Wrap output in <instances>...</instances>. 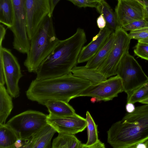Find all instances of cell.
I'll list each match as a JSON object with an SVG mask.
<instances>
[{
  "label": "cell",
  "mask_w": 148,
  "mask_h": 148,
  "mask_svg": "<svg viewBox=\"0 0 148 148\" xmlns=\"http://www.w3.org/2000/svg\"><path fill=\"white\" fill-rule=\"evenodd\" d=\"M49 13L43 20L30 40V48L24 64L30 73H35L59 42Z\"/></svg>",
  "instance_id": "277c9868"
},
{
  "label": "cell",
  "mask_w": 148,
  "mask_h": 148,
  "mask_svg": "<svg viewBox=\"0 0 148 148\" xmlns=\"http://www.w3.org/2000/svg\"><path fill=\"white\" fill-rule=\"evenodd\" d=\"M129 36L132 39L140 40L148 37V27L130 31Z\"/></svg>",
  "instance_id": "83f0119b"
},
{
  "label": "cell",
  "mask_w": 148,
  "mask_h": 148,
  "mask_svg": "<svg viewBox=\"0 0 148 148\" xmlns=\"http://www.w3.org/2000/svg\"><path fill=\"white\" fill-rule=\"evenodd\" d=\"M57 132L47 123L29 138L23 139L22 148H49L51 139Z\"/></svg>",
  "instance_id": "9a60e30c"
},
{
  "label": "cell",
  "mask_w": 148,
  "mask_h": 148,
  "mask_svg": "<svg viewBox=\"0 0 148 148\" xmlns=\"http://www.w3.org/2000/svg\"><path fill=\"white\" fill-rule=\"evenodd\" d=\"M97 25L100 29L104 28L106 26V22L103 16L101 14L97 20Z\"/></svg>",
  "instance_id": "f546056e"
},
{
  "label": "cell",
  "mask_w": 148,
  "mask_h": 148,
  "mask_svg": "<svg viewBox=\"0 0 148 148\" xmlns=\"http://www.w3.org/2000/svg\"><path fill=\"white\" fill-rule=\"evenodd\" d=\"M145 4L135 0H118L115 14L118 26L123 27L135 21L145 19Z\"/></svg>",
  "instance_id": "7c38bea8"
},
{
  "label": "cell",
  "mask_w": 148,
  "mask_h": 148,
  "mask_svg": "<svg viewBox=\"0 0 148 148\" xmlns=\"http://www.w3.org/2000/svg\"><path fill=\"white\" fill-rule=\"evenodd\" d=\"M0 60V85H4L5 83V79L4 68L2 60L1 59Z\"/></svg>",
  "instance_id": "4dcf8cb0"
},
{
  "label": "cell",
  "mask_w": 148,
  "mask_h": 148,
  "mask_svg": "<svg viewBox=\"0 0 148 148\" xmlns=\"http://www.w3.org/2000/svg\"><path fill=\"white\" fill-rule=\"evenodd\" d=\"M6 32V29L4 26L1 24L0 25V46H2L3 41L5 38Z\"/></svg>",
  "instance_id": "1f68e13d"
},
{
  "label": "cell",
  "mask_w": 148,
  "mask_h": 148,
  "mask_svg": "<svg viewBox=\"0 0 148 148\" xmlns=\"http://www.w3.org/2000/svg\"><path fill=\"white\" fill-rule=\"evenodd\" d=\"M116 75L121 79L123 91L127 97L148 81V77L140 65L129 52L119 64Z\"/></svg>",
  "instance_id": "8992f818"
},
{
  "label": "cell",
  "mask_w": 148,
  "mask_h": 148,
  "mask_svg": "<svg viewBox=\"0 0 148 148\" xmlns=\"http://www.w3.org/2000/svg\"><path fill=\"white\" fill-rule=\"evenodd\" d=\"M113 32L107 26L100 29L98 33L92 38L91 41L82 48L78 63L87 62L92 58L103 46Z\"/></svg>",
  "instance_id": "5bb4252c"
},
{
  "label": "cell",
  "mask_w": 148,
  "mask_h": 148,
  "mask_svg": "<svg viewBox=\"0 0 148 148\" xmlns=\"http://www.w3.org/2000/svg\"><path fill=\"white\" fill-rule=\"evenodd\" d=\"M83 144L74 134L59 133L53 140L52 148H83Z\"/></svg>",
  "instance_id": "ffe728a7"
},
{
  "label": "cell",
  "mask_w": 148,
  "mask_h": 148,
  "mask_svg": "<svg viewBox=\"0 0 148 148\" xmlns=\"http://www.w3.org/2000/svg\"><path fill=\"white\" fill-rule=\"evenodd\" d=\"M135 108L134 103L130 102L127 103L125 109L128 113H130L133 112L135 110Z\"/></svg>",
  "instance_id": "d6a6232c"
},
{
  "label": "cell",
  "mask_w": 148,
  "mask_h": 148,
  "mask_svg": "<svg viewBox=\"0 0 148 148\" xmlns=\"http://www.w3.org/2000/svg\"><path fill=\"white\" fill-rule=\"evenodd\" d=\"M114 32L113 46L106 58L97 69L100 73L107 78L116 75L119 64L128 52L131 39L126 31L120 26H118Z\"/></svg>",
  "instance_id": "5b68a950"
},
{
  "label": "cell",
  "mask_w": 148,
  "mask_h": 148,
  "mask_svg": "<svg viewBox=\"0 0 148 148\" xmlns=\"http://www.w3.org/2000/svg\"><path fill=\"white\" fill-rule=\"evenodd\" d=\"M145 19L148 22V5L145 4Z\"/></svg>",
  "instance_id": "d590c367"
},
{
  "label": "cell",
  "mask_w": 148,
  "mask_h": 148,
  "mask_svg": "<svg viewBox=\"0 0 148 148\" xmlns=\"http://www.w3.org/2000/svg\"><path fill=\"white\" fill-rule=\"evenodd\" d=\"M48 123L58 133L75 134L82 132L86 127V119L75 113L66 116H56L47 115Z\"/></svg>",
  "instance_id": "4fadbf2b"
},
{
  "label": "cell",
  "mask_w": 148,
  "mask_h": 148,
  "mask_svg": "<svg viewBox=\"0 0 148 148\" xmlns=\"http://www.w3.org/2000/svg\"><path fill=\"white\" fill-rule=\"evenodd\" d=\"M96 8L103 16L106 22V26L114 32L118 26L115 13L109 5L104 0H101L98 2Z\"/></svg>",
  "instance_id": "cb8c5ba5"
},
{
  "label": "cell",
  "mask_w": 148,
  "mask_h": 148,
  "mask_svg": "<svg viewBox=\"0 0 148 148\" xmlns=\"http://www.w3.org/2000/svg\"><path fill=\"white\" fill-rule=\"evenodd\" d=\"M50 9V0H26V30L30 41Z\"/></svg>",
  "instance_id": "8fae6325"
},
{
  "label": "cell",
  "mask_w": 148,
  "mask_h": 148,
  "mask_svg": "<svg viewBox=\"0 0 148 148\" xmlns=\"http://www.w3.org/2000/svg\"><path fill=\"white\" fill-rule=\"evenodd\" d=\"M0 58L3 66L7 90L12 97L17 98L20 95L18 82L23 76L19 64L11 50L2 46H0Z\"/></svg>",
  "instance_id": "9c48e42d"
},
{
  "label": "cell",
  "mask_w": 148,
  "mask_h": 148,
  "mask_svg": "<svg viewBox=\"0 0 148 148\" xmlns=\"http://www.w3.org/2000/svg\"><path fill=\"white\" fill-rule=\"evenodd\" d=\"M86 116L88 140L83 144V148H105L104 144L98 139L97 125L89 111L86 112Z\"/></svg>",
  "instance_id": "e0dca14e"
},
{
  "label": "cell",
  "mask_w": 148,
  "mask_h": 148,
  "mask_svg": "<svg viewBox=\"0 0 148 148\" xmlns=\"http://www.w3.org/2000/svg\"><path fill=\"white\" fill-rule=\"evenodd\" d=\"M86 41L85 32L80 28L71 37L60 40L52 51L39 66L35 73L36 79L55 77L71 72L78 64L79 55Z\"/></svg>",
  "instance_id": "6da1fadb"
},
{
  "label": "cell",
  "mask_w": 148,
  "mask_h": 148,
  "mask_svg": "<svg viewBox=\"0 0 148 148\" xmlns=\"http://www.w3.org/2000/svg\"><path fill=\"white\" fill-rule=\"evenodd\" d=\"M71 72L76 76L90 81L92 84L104 81L108 79L100 73L97 69H88L85 66H77L72 70Z\"/></svg>",
  "instance_id": "44dd1931"
},
{
  "label": "cell",
  "mask_w": 148,
  "mask_h": 148,
  "mask_svg": "<svg viewBox=\"0 0 148 148\" xmlns=\"http://www.w3.org/2000/svg\"><path fill=\"white\" fill-rule=\"evenodd\" d=\"M135 0L137 1H139V2H141V1H142V0Z\"/></svg>",
  "instance_id": "60d3db41"
},
{
  "label": "cell",
  "mask_w": 148,
  "mask_h": 148,
  "mask_svg": "<svg viewBox=\"0 0 148 148\" xmlns=\"http://www.w3.org/2000/svg\"><path fill=\"white\" fill-rule=\"evenodd\" d=\"M114 38V32H113L102 48L87 62L85 66L88 69H97L106 60L110 53L113 45Z\"/></svg>",
  "instance_id": "2e32d148"
},
{
  "label": "cell",
  "mask_w": 148,
  "mask_h": 148,
  "mask_svg": "<svg viewBox=\"0 0 148 148\" xmlns=\"http://www.w3.org/2000/svg\"><path fill=\"white\" fill-rule=\"evenodd\" d=\"M87 80L76 76L72 72L58 77L32 81L26 92L28 99L44 105L48 100L67 103L92 84Z\"/></svg>",
  "instance_id": "7a4b0ae2"
},
{
  "label": "cell",
  "mask_w": 148,
  "mask_h": 148,
  "mask_svg": "<svg viewBox=\"0 0 148 148\" xmlns=\"http://www.w3.org/2000/svg\"><path fill=\"white\" fill-rule=\"evenodd\" d=\"M148 98V81L127 97V103H135Z\"/></svg>",
  "instance_id": "d4e9b609"
},
{
  "label": "cell",
  "mask_w": 148,
  "mask_h": 148,
  "mask_svg": "<svg viewBox=\"0 0 148 148\" xmlns=\"http://www.w3.org/2000/svg\"><path fill=\"white\" fill-rule=\"evenodd\" d=\"M138 42L148 44V37L140 40H138Z\"/></svg>",
  "instance_id": "8d00e7d4"
},
{
  "label": "cell",
  "mask_w": 148,
  "mask_h": 148,
  "mask_svg": "<svg viewBox=\"0 0 148 148\" xmlns=\"http://www.w3.org/2000/svg\"><path fill=\"white\" fill-rule=\"evenodd\" d=\"M72 3L75 5L79 7H87L95 8L98 2L89 1L88 0H68Z\"/></svg>",
  "instance_id": "f1b7e54d"
},
{
  "label": "cell",
  "mask_w": 148,
  "mask_h": 148,
  "mask_svg": "<svg viewBox=\"0 0 148 148\" xmlns=\"http://www.w3.org/2000/svg\"><path fill=\"white\" fill-rule=\"evenodd\" d=\"M142 1L144 2L145 5H148V0H142Z\"/></svg>",
  "instance_id": "f35d334b"
},
{
  "label": "cell",
  "mask_w": 148,
  "mask_h": 148,
  "mask_svg": "<svg viewBox=\"0 0 148 148\" xmlns=\"http://www.w3.org/2000/svg\"><path fill=\"white\" fill-rule=\"evenodd\" d=\"M123 91L122 81L118 75L108 78L105 81L92 84L83 90L77 96L95 97L97 101L111 100Z\"/></svg>",
  "instance_id": "30bf717a"
},
{
  "label": "cell",
  "mask_w": 148,
  "mask_h": 148,
  "mask_svg": "<svg viewBox=\"0 0 148 148\" xmlns=\"http://www.w3.org/2000/svg\"><path fill=\"white\" fill-rule=\"evenodd\" d=\"M139 102L143 104H148V98L140 101Z\"/></svg>",
  "instance_id": "74e56055"
},
{
  "label": "cell",
  "mask_w": 148,
  "mask_h": 148,
  "mask_svg": "<svg viewBox=\"0 0 148 148\" xmlns=\"http://www.w3.org/2000/svg\"><path fill=\"white\" fill-rule=\"evenodd\" d=\"M134 52L138 57L148 60V44L138 42Z\"/></svg>",
  "instance_id": "484cf974"
},
{
  "label": "cell",
  "mask_w": 148,
  "mask_h": 148,
  "mask_svg": "<svg viewBox=\"0 0 148 148\" xmlns=\"http://www.w3.org/2000/svg\"><path fill=\"white\" fill-rule=\"evenodd\" d=\"M60 0H50L51 9L49 14H53L55 7Z\"/></svg>",
  "instance_id": "e575fe53"
},
{
  "label": "cell",
  "mask_w": 148,
  "mask_h": 148,
  "mask_svg": "<svg viewBox=\"0 0 148 148\" xmlns=\"http://www.w3.org/2000/svg\"><path fill=\"white\" fill-rule=\"evenodd\" d=\"M0 22L10 29L14 22V11L12 0H0Z\"/></svg>",
  "instance_id": "603a6c76"
},
{
  "label": "cell",
  "mask_w": 148,
  "mask_h": 148,
  "mask_svg": "<svg viewBox=\"0 0 148 148\" xmlns=\"http://www.w3.org/2000/svg\"><path fill=\"white\" fill-rule=\"evenodd\" d=\"M14 11V22L10 29L13 33V48L18 51L27 54L30 42L26 30V0H12Z\"/></svg>",
  "instance_id": "ba28073f"
},
{
  "label": "cell",
  "mask_w": 148,
  "mask_h": 148,
  "mask_svg": "<svg viewBox=\"0 0 148 148\" xmlns=\"http://www.w3.org/2000/svg\"><path fill=\"white\" fill-rule=\"evenodd\" d=\"M89 1H97L98 2H99L101 1V0H88Z\"/></svg>",
  "instance_id": "ab89813d"
},
{
  "label": "cell",
  "mask_w": 148,
  "mask_h": 148,
  "mask_svg": "<svg viewBox=\"0 0 148 148\" xmlns=\"http://www.w3.org/2000/svg\"><path fill=\"white\" fill-rule=\"evenodd\" d=\"M12 97L4 85H0V124H5L13 109Z\"/></svg>",
  "instance_id": "d6986e66"
},
{
  "label": "cell",
  "mask_w": 148,
  "mask_h": 148,
  "mask_svg": "<svg viewBox=\"0 0 148 148\" xmlns=\"http://www.w3.org/2000/svg\"><path fill=\"white\" fill-rule=\"evenodd\" d=\"M148 148V139L133 146L132 148Z\"/></svg>",
  "instance_id": "836d02e7"
},
{
  "label": "cell",
  "mask_w": 148,
  "mask_h": 148,
  "mask_svg": "<svg viewBox=\"0 0 148 148\" xmlns=\"http://www.w3.org/2000/svg\"><path fill=\"white\" fill-rule=\"evenodd\" d=\"M147 27L148 22L145 19H142L134 21L122 28L126 31H131Z\"/></svg>",
  "instance_id": "4316f807"
},
{
  "label": "cell",
  "mask_w": 148,
  "mask_h": 148,
  "mask_svg": "<svg viewBox=\"0 0 148 148\" xmlns=\"http://www.w3.org/2000/svg\"><path fill=\"white\" fill-rule=\"evenodd\" d=\"M50 115L56 116H70L75 114V111L68 103L58 100L51 99L45 103Z\"/></svg>",
  "instance_id": "ac0fdd59"
},
{
  "label": "cell",
  "mask_w": 148,
  "mask_h": 148,
  "mask_svg": "<svg viewBox=\"0 0 148 148\" xmlns=\"http://www.w3.org/2000/svg\"><path fill=\"white\" fill-rule=\"evenodd\" d=\"M107 142L114 148H132L148 139V104L138 106L107 131Z\"/></svg>",
  "instance_id": "3957f363"
},
{
  "label": "cell",
  "mask_w": 148,
  "mask_h": 148,
  "mask_svg": "<svg viewBox=\"0 0 148 148\" xmlns=\"http://www.w3.org/2000/svg\"><path fill=\"white\" fill-rule=\"evenodd\" d=\"M47 115L38 111L27 110L14 116L6 124L20 138L26 139L48 123Z\"/></svg>",
  "instance_id": "52a82bcc"
},
{
  "label": "cell",
  "mask_w": 148,
  "mask_h": 148,
  "mask_svg": "<svg viewBox=\"0 0 148 148\" xmlns=\"http://www.w3.org/2000/svg\"><path fill=\"white\" fill-rule=\"evenodd\" d=\"M19 138L17 134L6 124H0V148H14Z\"/></svg>",
  "instance_id": "7402d4cb"
}]
</instances>
